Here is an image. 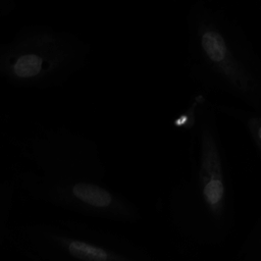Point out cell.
I'll return each instance as SVG.
<instances>
[{
	"label": "cell",
	"instance_id": "7",
	"mask_svg": "<svg viewBox=\"0 0 261 261\" xmlns=\"http://www.w3.org/2000/svg\"><path fill=\"white\" fill-rule=\"evenodd\" d=\"M203 93L196 94L191 102L190 105L181 112L178 116H176L172 121V126L181 130H189L192 132L194 128L197 118H198V110L199 106L203 97Z\"/></svg>",
	"mask_w": 261,
	"mask_h": 261
},
{
	"label": "cell",
	"instance_id": "6",
	"mask_svg": "<svg viewBox=\"0 0 261 261\" xmlns=\"http://www.w3.org/2000/svg\"><path fill=\"white\" fill-rule=\"evenodd\" d=\"M72 191L79 199L97 207H105L111 203L110 195L104 189L93 184H77Z\"/></svg>",
	"mask_w": 261,
	"mask_h": 261
},
{
	"label": "cell",
	"instance_id": "2",
	"mask_svg": "<svg viewBox=\"0 0 261 261\" xmlns=\"http://www.w3.org/2000/svg\"><path fill=\"white\" fill-rule=\"evenodd\" d=\"M186 29L193 79L261 112V57L243 27L206 0H195Z\"/></svg>",
	"mask_w": 261,
	"mask_h": 261
},
{
	"label": "cell",
	"instance_id": "3",
	"mask_svg": "<svg viewBox=\"0 0 261 261\" xmlns=\"http://www.w3.org/2000/svg\"><path fill=\"white\" fill-rule=\"evenodd\" d=\"M80 55L69 37L47 31L30 32L0 45V75L21 86H47L74 69Z\"/></svg>",
	"mask_w": 261,
	"mask_h": 261
},
{
	"label": "cell",
	"instance_id": "9",
	"mask_svg": "<svg viewBox=\"0 0 261 261\" xmlns=\"http://www.w3.org/2000/svg\"><path fill=\"white\" fill-rule=\"evenodd\" d=\"M259 1H260V2H261V0H259Z\"/></svg>",
	"mask_w": 261,
	"mask_h": 261
},
{
	"label": "cell",
	"instance_id": "5",
	"mask_svg": "<svg viewBox=\"0 0 261 261\" xmlns=\"http://www.w3.org/2000/svg\"><path fill=\"white\" fill-rule=\"evenodd\" d=\"M234 261H261V214L242 242Z\"/></svg>",
	"mask_w": 261,
	"mask_h": 261
},
{
	"label": "cell",
	"instance_id": "1",
	"mask_svg": "<svg viewBox=\"0 0 261 261\" xmlns=\"http://www.w3.org/2000/svg\"><path fill=\"white\" fill-rule=\"evenodd\" d=\"M191 133L192 168L175 196L174 214L182 233L202 246H217L230 234L234 194L215 105L203 95Z\"/></svg>",
	"mask_w": 261,
	"mask_h": 261
},
{
	"label": "cell",
	"instance_id": "8",
	"mask_svg": "<svg viewBox=\"0 0 261 261\" xmlns=\"http://www.w3.org/2000/svg\"><path fill=\"white\" fill-rule=\"evenodd\" d=\"M69 253L77 259L84 261H106L107 253L97 247L88 245L83 242L73 241L68 246Z\"/></svg>",
	"mask_w": 261,
	"mask_h": 261
},
{
	"label": "cell",
	"instance_id": "4",
	"mask_svg": "<svg viewBox=\"0 0 261 261\" xmlns=\"http://www.w3.org/2000/svg\"><path fill=\"white\" fill-rule=\"evenodd\" d=\"M215 109L241 123L261 159V112L247 107L241 108L226 105H215Z\"/></svg>",
	"mask_w": 261,
	"mask_h": 261
}]
</instances>
